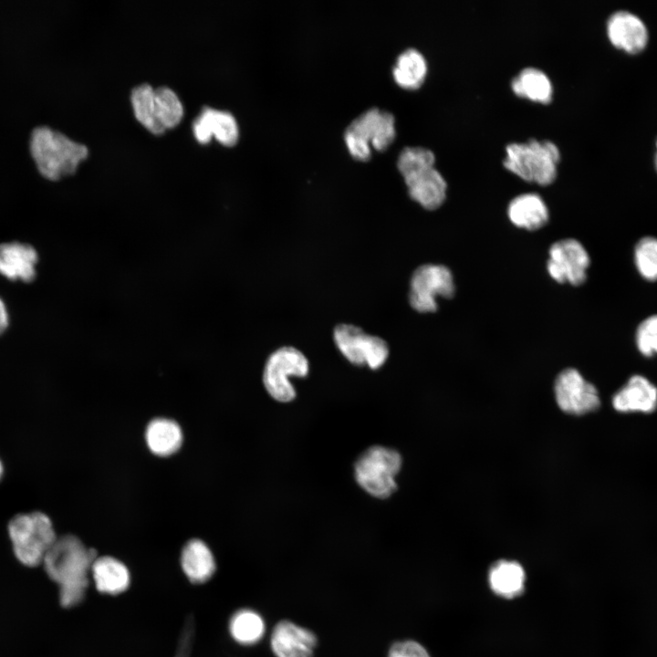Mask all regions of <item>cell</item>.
Returning <instances> with one entry per match:
<instances>
[{"instance_id": "14", "label": "cell", "mask_w": 657, "mask_h": 657, "mask_svg": "<svg viewBox=\"0 0 657 657\" xmlns=\"http://www.w3.org/2000/svg\"><path fill=\"white\" fill-rule=\"evenodd\" d=\"M611 402L621 413H652L657 409V387L648 378L635 374L614 393Z\"/></svg>"}, {"instance_id": "19", "label": "cell", "mask_w": 657, "mask_h": 657, "mask_svg": "<svg viewBox=\"0 0 657 657\" xmlns=\"http://www.w3.org/2000/svg\"><path fill=\"white\" fill-rule=\"evenodd\" d=\"M507 216L516 227L534 231L548 223V209L540 195L534 193H522L509 203Z\"/></svg>"}, {"instance_id": "26", "label": "cell", "mask_w": 657, "mask_h": 657, "mask_svg": "<svg viewBox=\"0 0 657 657\" xmlns=\"http://www.w3.org/2000/svg\"><path fill=\"white\" fill-rule=\"evenodd\" d=\"M262 617L251 610H240L230 620L229 631L238 643L250 645L261 640L265 633Z\"/></svg>"}, {"instance_id": "11", "label": "cell", "mask_w": 657, "mask_h": 657, "mask_svg": "<svg viewBox=\"0 0 657 657\" xmlns=\"http://www.w3.org/2000/svg\"><path fill=\"white\" fill-rule=\"evenodd\" d=\"M589 265V255L577 239H562L549 248L547 269L552 279L559 284L582 285L587 279Z\"/></svg>"}, {"instance_id": "17", "label": "cell", "mask_w": 657, "mask_h": 657, "mask_svg": "<svg viewBox=\"0 0 657 657\" xmlns=\"http://www.w3.org/2000/svg\"><path fill=\"white\" fill-rule=\"evenodd\" d=\"M193 130L200 143H206L212 136L225 146H233L239 137L235 117L228 111L204 107L193 123Z\"/></svg>"}, {"instance_id": "23", "label": "cell", "mask_w": 657, "mask_h": 657, "mask_svg": "<svg viewBox=\"0 0 657 657\" xmlns=\"http://www.w3.org/2000/svg\"><path fill=\"white\" fill-rule=\"evenodd\" d=\"M491 589L498 596L514 599L525 590L526 574L522 566L510 560H499L489 569Z\"/></svg>"}, {"instance_id": "25", "label": "cell", "mask_w": 657, "mask_h": 657, "mask_svg": "<svg viewBox=\"0 0 657 657\" xmlns=\"http://www.w3.org/2000/svg\"><path fill=\"white\" fill-rule=\"evenodd\" d=\"M426 73L427 62L423 55L415 48H407L402 52L392 70L396 83L408 89L421 87Z\"/></svg>"}, {"instance_id": "5", "label": "cell", "mask_w": 657, "mask_h": 657, "mask_svg": "<svg viewBox=\"0 0 657 657\" xmlns=\"http://www.w3.org/2000/svg\"><path fill=\"white\" fill-rule=\"evenodd\" d=\"M402 459L392 448L373 445L366 449L354 464L357 484L370 495L386 499L397 490L396 476Z\"/></svg>"}, {"instance_id": "8", "label": "cell", "mask_w": 657, "mask_h": 657, "mask_svg": "<svg viewBox=\"0 0 657 657\" xmlns=\"http://www.w3.org/2000/svg\"><path fill=\"white\" fill-rule=\"evenodd\" d=\"M308 370V360L300 350L294 347H282L267 358L263 370V384L275 401L289 402L297 395L289 377L304 378Z\"/></svg>"}, {"instance_id": "1", "label": "cell", "mask_w": 657, "mask_h": 657, "mask_svg": "<svg viewBox=\"0 0 657 657\" xmlns=\"http://www.w3.org/2000/svg\"><path fill=\"white\" fill-rule=\"evenodd\" d=\"M97 552L73 535L56 539L43 565L47 576L59 587V602L65 608L79 604L85 598L89 576Z\"/></svg>"}, {"instance_id": "3", "label": "cell", "mask_w": 657, "mask_h": 657, "mask_svg": "<svg viewBox=\"0 0 657 657\" xmlns=\"http://www.w3.org/2000/svg\"><path fill=\"white\" fill-rule=\"evenodd\" d=\"M506 152L504 166L524 181L548 185L556 179L560 151L554 142L529 139L507 144Z\"/></svg>"}, {"instance_id": "31", "label": "cell", "mask_w": 657, "mask_h": 657, "mask_svg": "<svg viewBox=\"0 0 657 657\" xmlns=\"http://www.w3.org/2000/svg\"><path fill=\"white\" fill-rule=\"evenodd\" d=\"M9 323L6 306L0 297V335L7 328Z\"/></svg>"}, {"instance_id": "9", "label": "cell", "mask_w": 657, "mask_h": 657, "mask_svg": "<svg viewBox=\"0 0 657 657\" xmlns=\"http://www.w3.org/2000/svg\"><path fill=\"white\" fill-rule=\"evenodd\" d=\"M454 291V276L447 266L425 264L417 267L412 275L409 302L417 312H435L437 297L451 298Z\"/></svg>"}, {"instance_id": "30", "label": "cell", "mask_w": 657, "mask_h": 657, "mask_svg": "<svg viewBox=\"0 0 657 657\" xmlns=\"http://www.w3.org/2000/svg\"><path fill=\"white\" fill-rule=\"evenodd\" d=\"M388 657H430L425 648L414 641H403L393 643Z\"/></svg>"}, {"instance_id": "29", "label": "cell", "mask_w": 657, "mask_h": 657, "mask_svg": "<svg viewBox=\"0 0 657 657\" xmlns=\"http://www.w3.org/2000/svg\"><path fill=\"white\" fill-rule=\"evenodd\" d=\"M635 345L644 357L657 355V314L648 316L636 328Z\"/></svg>"}, {"instance_id": "24", "label": "cell", "mask_w": 657, "mask_h": 657, "mask_svg": "<svg viewBox=\"0 0 657 657\" xmlns=\"http://www.w3.org/2000/svg\"><path fill=\"white\" fill-rule=\"evenodd\" d=\"M514 93L530 100L548 103L552 99L553 86L548 75L536 68H523L511 80Z\"/></svg>"}, {"instance_id": "13", "label": "cell", "mask_w": 657, "mask_h": 657, "mask_svg": "<svg viewBox=\"0 0 657 657\" xmlns=\"http://www.w3.org/2000/svg\"><path fill=\"white\" fill-rule=\"evenodd\" d=\"M607 35L616 48L632 55L641 52L649 39L642 20L628 11H618L609 17Z\"/></svg>"}, {"instance_id": "16", "label": "cell", "mask_w": 657, "mask_h": 657, "mask_svg": "<svg viewBox=\"0 0 657 657\" xmlns=\"http://www.w3.org/2000/svg\"><path fill=\"white\" fill-rule=\"evenodd\" d=\"M38 255L34 246L17 241L0 244V274L13 281L31 282L36 275Z\"/></svg>"}, {"instance_id": "20", "label": "cell", "mask_w": 657, "mask_h": 657, "mask_svg": "<svg viewBox=\"0 0 657 657\" xmlns=\"http://www.w3.org/2000/svg\"><path fill=\"white\" fill-rule=\"evenodd\" d=\"M182 568L188 579L195 584L207 581L215 571V560L209 547L201 539H191L181 554Z\"/></svg>"}, {"instance_id": "21", "label": "cell", "mask_w": 657, "mask_h": 657, "mask_svg": "<svg viewBox=\"0 0 657 657\" xmlns=\"http://www.w3.org/2000/svg\"><path fill=\"white\" fill-rule=\"evenodd\" d=\"M90 575L97 589L105 594L116 595L127 589L130 582L128 568L112 557H98L91 567Z\"/></svg>"}, {"instance_id": "15", "label": "cell", "mask_w": 657, "mask_h": 657, "mask_svg": "<svg viewBox=\"0 0 657 657\" xmlns=\"http://www.w3.org/2000/svg\"><path fill=\"white\" fill-rule=\"evenodd\" d=\"M270 642L276 657H313L318 640L311 631L281 620L275 626Z\"/></svg>"}, {"instance_id": "22", "label": "cell", "mask_w": 657, "mask_h": 657, "mask_svg": "<svg viewBox=\"0 0 657 657\" xmlns=\"http://www.w3.org/2000/svg\"><path fill=\"white\" fill-rule=\"evenodd\" d=\"M182 439L180 425L171 419L156 418L146 427L147 446L158 456L165 457L175 454L181 448Z\"/></svg>"}, {"instance_id": "7", "label": "cell", "mask_w": 657, "mask_h": 657, "mask_svg": "<svg viewBox=\"0 0 657 657\" xmlns=\"http://www.w3.org/2000/svg\"><path fill=\"white\" fill-rule=\"evenodd\" d=\"M394 116L385 110L371 108L357 117L348 126L344 139L350 154L357 160L370 158V144L378 151L389 147L395 138Z\"/></svg>"}, {"instance_id": "33", "label": "cell", "mask_w": 657, "mask_h": 657, "mask_svg": "<svg viewBox=\"0 0 657 657\" xmlns=\"http://www.w3.org/2000/svg\"><path fill=\"white\" fill-rule=\"evenodd\" d=\"M654 163H655V169L657 171V141H656V153H655V158H654Z\"/></svg>"}, {"instance_id": "12", "label": "cell", "mask_w": 657, "mask_h": 657, "mask_svg": "<svg viewBox=\"0 0 657 657\" xmlns=\"http://www.w3.org/2000/svg\"><path fill=\"white\" fill-rule=\"evenodd\" d=\"M554 391L558 407L568 414L583 415L596 411L600 404L596 387L576 369L562 370L556 378Z\"/></svg>"}, {"instance_id": "28", "label": "cell", "mask_w": 657, "mask_h": 657, "mask_svg": "<svg viewBox=\"0 0 657 657\" xmlns=\"http://www.w3.org/2000/svg\"><path fill=\"white\" fill-rule=\"evenodd\" d=\"M434 153L423 147H405L399 154L397 167L403 177L434 167Z\"/></svg>"}, {"instance_id": "6", "label": "cell", "mask_w": 657, "mask_h": 657, "mask_svg": "<svg viewBox=\"0 0 657 657\" xmlns=\"http://www.w3.org/2000/svg\"><path fill=\"white\" fill-rule=\"evenodd\" d=\"M130 99L136 119L153 134L175 127L182 118V102L170 88L144 83L132 89Z\"/></svg>"}, {"instance_id": "18", "label": "cell", "mask_w": 657, "mask_h": 657, "mask_svg": "<svg viewBox=\"0 0 657 657\" xmlns=\"http://www.w3.org/2000/svg\"><path fill=\"white\" fill-rule=\"evenodd\" d=\"M410 197L427 210L440 207L446 198L447 183L434 167L403 177Z\"/></svg>"}, {"instance_id": "4", "label": "cell", "mask_w": 657, "mask_h": 657, "mask_svg": "<svg viewBox=\"0 0 657 657\" xmlns=\"http://www.w3.org/2000/svg\"><path fill=\"white\" fill-rule=\"evenodd\" d=\"M8 535L16 558L31 568L43 563L57 538L50 518L36 511L14 516L8 524Z\"/></svg>"}, {"instance_id": "27", "label": "cell", "mask_w": 657, "mask_h": 657, "mask_svg": "<svg viewBox=\"0 0 657 657\" xmlns=\"http://www.w3.org/2000/svg\"><path fill=\"white\" fill-rule=\"evenodd\" d=\"M633 262L641 278L647 282L657 281V237L646 235L637 241Z\"/></svg>"}, {"instance_id": "32", "label": "cell", "mask_w": 657, "mask_h": 657, "mask_svg": "<svg viewBox=\"0 0 657 657\" xmlns=\"http://www.w3.org/2000/svg\"><path fill=\"white\" fill-rule=\"evenodd\" d=\"M3 472H4V467H3V464H2V463H1V461H0V480H1L2 476H3Z\"/></svg>"}, {"instance_id": "2", "label": "cell", "mask_w": 657, "mask_h": 657, "mask_svg": "<svg viewBox=\"0 0 657 657\" xmlns=\"http://www.w3.org/2000/svg\"><path fill=\"white\" fill-rule=\"evenodd\" d=\"M29 145L38 172L52 181L73 174L78 163L89 154L84 144L47 126L32 130Z\"/></svg>"}, {"instance_id": "10", "label": "cell", "mask_w": 657, "mask_h": 657, "mask_svg": "<svg viewBox=\"0 0 657 657\" xmlns=\"http://www.w3.org/2000/svg\"><path fill=\"white\" fill-rule=\"evenodd\" d=\"M335 344L353 365H367L371 370L381 367L388 359L389 347L380 337L364 332L351 324H339L333 331Z\"/></svg>"}]
</instances>
